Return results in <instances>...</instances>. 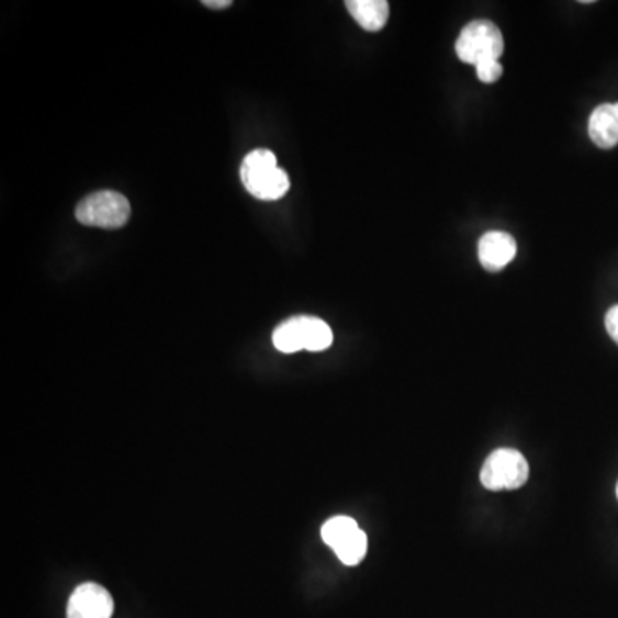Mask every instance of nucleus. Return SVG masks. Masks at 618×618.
<instances>
[{
    "label": "nucleus",
    "mask_w": 618,
    "mask_h": 618,
    "mask_svg": "<svg viewBox=\"0 0 618 618\" xmlns=\"http://www.w3.org/2000/svg\"><path fill=\"white\" fill-rule=\"evenodd\" d=\"M131 217V205L124 194L117 191H97L79 203L76 218L90 227H124Z\"/></svg>",
    "instance_id": "obj_4"
},
{
    "label": "nucleus",
    "mask_w": 618,
    "mask_h": 618,
    "mask_svg": "<svg viewBox=\"0 0 618 618\" xmlns=\"http://www.w3.org/2000/svg\"><path fill=\"white\" fill-rule=\"evenodd\" d=\"M277 351L294 355L297 351H325L334 342V332L324 319L315 316H295L280 324L273 332Z\"/></svg>",
    "instance_id": "obj_2"
},
{
    "label": "nucleus",
    "mask_w": 618,
    "mask_h": 618,
    "mask_svg": "<svg viewBox=\"0 0 618 618\" xmlns=\"http://www.w3.org/2000/svg\"><path fill=\"white\" fill-rule=\"evenodd\" d=\"M112 614L114 599L111 593L95 583L76 587L67 603V618H111Z\"/></svg>",
    "instance_id": "obj_6"
},
{
    "label": "nucleus",
    "mask_w": 618,
    "mask_h": 618,
    "mask_svg": "<svg viewBox=\"0 0 618 618\" xmlns=\"http://www.w3.org/2000/svg\"><path fill=\"white\" fill-rule=\"evenodd\" d=\"M617 496H618V485H617Z\"/></svg>",
    "instance_id": "obj_15"
},
{
    "label": "nucleus",
    "mask_w": 618,
    "mask_h": 618,
    "mask_svg": "<svg viewBox=\"0 0 618 618\" xmlns=\"http://www.w3.org/2000/svg\"><path fill=\"white\" fill-rule=\"evenodd\" d=\"M231 4H233L231 0H205V2H203V5H206V8L210 9L231 8Z\"/></svg>",
    "instance_id": "obj_14"
},
{
    "label": "nucleus",
    "mask_w": 618,
    "mask_h": 618,
    "mask_svg": "<svg viewBox=\"0 0 618 618\" xmlns=\"http://www.w3.org/2000/svg\"><path fill=\"white\" fill-rule=\"evenodd\" d=\"M334 552L344 565H358L368 552L367 532L358 529L349 540L344 541Z\"/></svg>",
    "instance_id": "obj_11"
},
{
    "label": "nucleus",
    "mask_w": 618,
    "mask_h": 618,
    "mask_svg": "<svg viewBox=\"0 0 618 618\" xmlns=\"http://www.w3.org/2000/svg\"><path fill=\"white\" fill-rule=\"evenodd\" d=\"M505 42L501 29L492 21H471L462 29L457 38V57L465 64L476 66L481 60H501L504 56Z\"/></svg>",
    "instance_id": "obj_3"
},
{
    "label": "nucleus",
    "mask_w": 618,
    "mask_h": 618,
    "mask_svg": "<svg viewBox=\"0 0 618 618\" xmlns=\"http://www.w3.org/2000/svg\"><path fill=\"white\" fill-rule=\"evenodd\" d=\"M346 8L367 32H380L391 14L386 0H347Z\"/></svg>",
    "instance_id": "obj_9"
},
{
    "label": "nucleus",
    "mask_w": 618,
    "mask_h": 618,
    "mask_svg": "<svg viewBox=\"0 0 618 618\" xmlns=\"http://www.w3.org/2000/svg\"><path fill=\"white\" fill-rule=\"evenodd\" d=\"M517 243L510 234L492 231L481 237L477 257L488 272H501L516 258Z\"/></svg>",
    "instance_id": "obj_7"
},
{
    "label": "nucleus",
    "mask_w": 618,
    "mask_h": 618,
    "mask_svg": "<svg viewBox=\"0 0 618 618\" xmlns=\"http://www.w3.org/2000/svg\"><path fill=\"white\" fill-rule=\"evenodd\" d=\"M589 138L593 139L598 148L610 150L618 145V102L603 103L596 106L595 112L591 114Z\"/></svg>",
    "instance_id": "obj_8"
},
{
    "label": "nucleus",
    "mask_w": 618,
    "mask_h": 618,
    "mask_svg": "<svg viewBox=\"0 0 618 618\" xmlns=\"http://www.w3.org/2000/svg\"><path fill=\"white\" fill-rule=\"evenodd\" d=\"M240 181L249 194L263 201L280 200L291 186L288 173L277 167L273 151L265 148L246 155L240 166Z\"/></svg>",
    "instance_id": "obj_1"
},
{
    "label": "nucleus",
    "mask_w": 618,
    "mask_h": 618,
    "mask_svg": "<svg viewBox=\"0 0 618 618\" xmlns=\"http://www.w3.org/2000/svg\"><path fill=\"white\" fill-rule=\"evenodd\" d=\"M359 526L355 519L347 516H337L328 519L322 528V538H324L325 543L332 548V550H337L344 541L349 540L356 531H358Z\"/></svg>",
    "instance_id": "obj_10"
},
{
    "label": "nucleus",
    "mask_w": 618,
    "mask_h": 618,
    "mask_svg": "<svg viewBox=\"0 0 618 618\" xmlns=\"http://www.w3.org/2000/svg\"><path fill=\"white\" fill-rule=\"evenodd\" d=\"M502 72H504V67H502L501 60L488 59L476 64V75L483 83H495L501 79Z\"/></svg>",
    "instance_id": "obj_12"
},
{
    "label": "nucleus",
    "mask_w": 618,
    "mask_h": 618,
    "mask_svg": "<svg viewBox=\"0 0 618 618\" xmlns=\"http://www.w3.org/2000/svg\"><path fill=\"white\" fill-rule=\"evenodd\" d=\"M605 325H607L608 334H610L614 342L618 344V306L611 307L610 312L607 313Z\"/></svg>",
    "instance_id": "obj_13"
},
{
    "label": "nucleus",
    "mask_w": 618,
    "mask_h": 618,
    "mask_svg": "<svg viewBox=\"0 0 618 618\" xmlns=\"http://www.w3.org/2000/svg\"><path fill=\"white\" fill-rule=\"evenodd\" d=\"M528 477L526 457L513 449H498L490 453L481 469V485L492 492L520 488L528 483Z\"/></svg>",
    "instance_id": "obj_5"
}]
</instances>
